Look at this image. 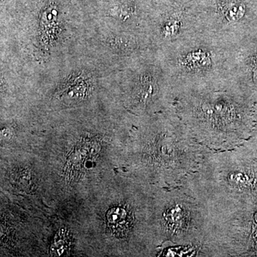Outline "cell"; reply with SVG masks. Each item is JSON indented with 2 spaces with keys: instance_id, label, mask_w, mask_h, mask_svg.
<instances>
[{
  "instance_id": "5b68a950",
  "label": "cell",
  "mask_w": 257,
  "mask_h": 257,
  "mask_svg": "<svg viewBox=\"0 0 257 257\" xmlns=\"http://www.w3.org/2000/svg\"><path fill=\"white\" fill-rule=\"evenodd\" d=\"M115 13L121 20H126L133 14V10L128 5H121L115 9Z\"/></svg>"
},
{
  "instance_id": "8992f818",
  "label": "cell",
  "mask_w": 257,
  "mask_h": 257,
  "mask_svg": "<svg viewBox=\"0 0 257 257\" xmlns=\"http://www.w3.org/2000/svg\"><path fill=\"white\" fill-rule=\"evenodd\" d=\"M243 8L241 5L237 4H231L227 10L228 16L231 18H239L242 16Z\"/></svg>"
},
{
  "instance_id": "6da1fadb",
  "label": "cell",
  "mask_w": 257,
  "mask_h": 257,
  "mask_svg": "<svg viewBox=\"0 0 257 257\" xmlns=\"http://www.w3.org/2000/svg\"><path fill=\"white\" fill-rule=\"evenodd\" d=\"M53 7L47 8L42 15L40 23V37L42 47L50 50L60 35V25L57 23V10Z\"/></svg>"
},
{
  "instance_id": "277c9868",
  "label": "cell",
  "mask_w": 257,
  "mask_h": 257,
  "mask_svg": "<svg viewBox=\"0 0 257 257\" xmlns=\"http://www.w3.org/2000/svg\"><path fill=\"white\" fill-rule=\"evenodd\" d=\"M70 246L68 231L62 229L55 236V241L51 247V253L52 256H64L68 252Z\"/></svg>"
},
{
  "instance_id": "7a4b0ae2",
  "label": "cell",
  "mask_w": 257,
  "mask_h": 257,
  "mask_svg": "<svg viewBox=\"0 0 257 257\" xmlns=\"http://www.w3.org/2000/svg\"><path fill=\"white\" fill-rule=\"evenodd\" d=\"M84 73L74 74L64 84L62 94L70 99L84 98L90 89V81Z\"/></svg>"
},
{
  "instance_id": "3957f363",
  "label": "cell",
  "mask_w": 257,
  "mask_h": 257,
  "mask_svg": "<svg viewBox=\"0 0 257 257\" xmlns=\"http://www.w3.org/2000/svg\"><path fill=\"white\" fill-rule=\"evenodd\" d=\"M108 224L115 231H124L128 225V215L126 211L122 208H114L108 212Z\"/></svg>"
}]
</instances>
